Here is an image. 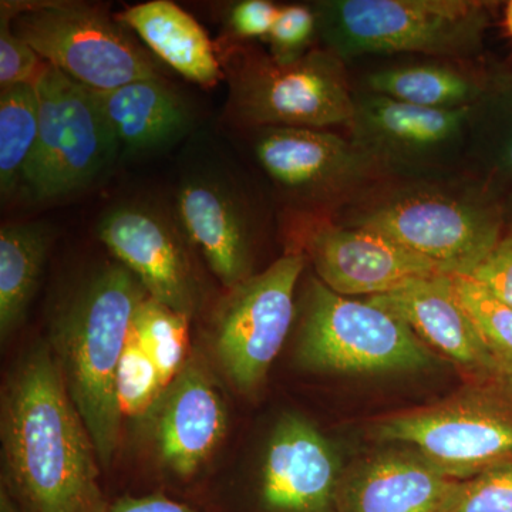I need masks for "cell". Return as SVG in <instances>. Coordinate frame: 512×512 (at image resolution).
I'll list each match as a JSON object with an SVG mask.
<instances>
[{
    "label": "cell",
    "instance_id": "6da1fadb",
    "mask_svg": "<svg viewBox=\"0 0 512 512\" xmlns=\"http://www.w3.org/2000/svg\"><path fill=\"white\" fill-rule=\"evenodd\" d=\"M8 488L26 512H107L99 457L55 353L39 342L10 373L0 413Z\"/></svg>",
    "mask_w": 512,
    "mask_h": 512
},
{
    "label": "cell",
    "instance_id": "7a4b0ae2",
    "mask_svg": "<svg viewBox=\"0 0 512 512\" xmlns=\"http://www.w3.org/2000/svg\"><path fill=\"white\" fill-rule=\"evenodd\" d=\"M336 211V224L382 234L447 274H471L507 235L503 198L466 174L386 178Z\"/></svg>",
    "mask_w": 512,
    "mask_h": 512
},
{
    "label": "cell",
    "instance_id": "3957f363",
    "mask_svg": "<svg viewBox=\"0 0 512 512\" xmlns=\"http://www.w3.org/2000/svg\"><path fill=\"white\" fill-rule=\"evenodd\" d=\"M147 296L136 276L114 259L83 275L52 313L50 348L104 467L120 441L117 369L134 313Z\"/></svg>",
    "mask_w": 512,
    "mask_h": 512
},
{
    "label": "cell",
    "instance_id": "277c9868",
    "mask_svg": "<svg viewBox=\"0 0 512 512\" xmlns=\"http://www.w3.org/2000/svg\"><path fill=\"white\" fill-rule=\"evenodd\" d=\"M313 9L323 49L345 63L397 53L470 62L493 18L481 0H322Z\"/></svg>",
    "mask_w": 512,
    "mask_h": 512
},
{
    "label": "cell",
    "instance_id": "5b68a950",
    "mask_svg": "<svg viewBox=\"0 0 512 512\" xmlns=\"http://www.w3.org/2000/svg\"><path fill=\"white\" fill-rule=\"evenodd\" d=\"M217 50L228 84L225 116L234 126L349 127L355 92L345 62L329 50L312 49L285 64L247 42L227 40Z\"/></svg>",
    "mask_w": 512,
    "mask_h": 512
},
{
    "label": "cell",
    "instance_id": "8992f818",
    "mask_svg": "<svg viewBox=\"0 0 512 512\" xmlns=\"http://www.w3.org/2000/svg\"><path fill=\"white\" fill-rule=\"evenodd\" d=\"M0 8L37 55L94 92L163 77L154 56L104 6L37 0L2 2Z\"/></svg>",
    "mask_w": 512,
    "mask_h": 512
},
{
    "label": "cell",
    "instance_id": "52a82bcc",
    "mask_svg": "<svg viewBox=\"0 0 512 512\" xmlns=\"http://www.w3.org/2000/svg\"><path fill=\"white\" fill-rule=\"evenodd\" d=\"M298 357L308 369L339 375L409 372L436 360L392 312L340 295L318 278L306 288Z\"/></svg>",
    "mask_w": 512,
    "mask_h": 512
},
{
    "label": "cell",
    "instance_id": "ba28073f",
    "mask_svg": "<svg viewBox=\"0 0 512 512\" xmlns=\"http://www.w3.org/2000/svg\"><path fill=\"white\" fill-rule=\"evenodd\" d=\"M373 433L382 441L407 444L451 480H473L512 466V390L471 387L439 403L383 417Z\"/></svg>",
    "mask_w": 512,
    "mask_h": 512
},
{
    "label": "cell",
    "instance_id": "9c48e42d",
    "mask_svg": "<svg viewBox=\"0 0 512 512\" xmlns=\"http://www.w3.org/2000/svg\"><path fill=\"white\" fill-rule=\"evenodd\" d=\"M35 86L39 137L22 188L33 200L55 201L96 183L120 146L94 90L49 63Z\"/></svg>",
    "mask_w": 512,
    "mask_h": 512
},
{
    "label": "cell",
    "instance_id": "30bf717a",
    "mask_svg": "<svg viewBox=\"0 0 512 512\" xmlns=\"http://www.w3.org/2000/svg\"><path fill=\"white\" fill-rule=\"evenodd\" d=\"M306 258L288 252L265 271L227 289L212 316V345L225 375L242 392L264 383L293 318L295 292Z\"/></svg>",
    "mask_w": 512,
    "mask_h": 512
},
{
    "label": "cell",
    "instance_id": "8fae6325",
    "mask_svg": "<svg viewBox=\"0 0 512 512\" xmlns=\"http://www.w3.org/2000/svg\"><path fill=\"white\" fill-rule=\"evenodd\" d=\"M470 116L471 107L426 109L362 90L349 140L386 178L446 177L464 165Z\"/></svg>",
    "mask_w": 512,
    "mask_h": 512
},
{
    "label": "cell",
    "instance_id": "7c38bea8",
    "mask_svg": "<svg viewBox=\"0 0 512 512\" xmlns=\"http://www.w3.org/2000/svg\"><path fill=\"white\" fill-rule=\"evenodd\" d=\"M252 131L259 167L303 210L338 208L379 181L380 168L352 141L330 130L262 127Z\"/></svg>",
    "mask_w": 512,
    "mask_h": 512
},
{
    "label": "cell",
    "instance_id": "4fadbf2b",
    "mask_svg": "<svg viewBox=\"0 0 512 512\" xmlns=\"http://www.w3.org/2000/svg\"><path fill=\"white\" fill-rule=\"evenodd\" d=\"M97 238L148 296L191 316L201 299L190 239L173 210L150 201H123L101 215Z\"/></svg>",
    "mask_w": 512,
    "mask_h": 512
},
{
    "label": "cell",
    "instance_id": "5bb4252c",
    "mask_svg": "<svg viewBox=\"0 0 512 512\" xmlns=\"http://www.w3.org/2000/svg\"><path fill=\"white\" fill-rule=\"evenodd\" d=\"M303 244L319 281L340 295L375 298L423 279L450 275L393 239L333 221L309 225Z\"/></svg>",
    "mask_w": 512,
    "mask_h": 512
},
{
    "label": "cell",
    "instance_id": "9a60e30c",
    "mask_svg": "<svg viewBox=\"0 0 512 512\" xmlns=\"http://www.w3.org/2000/svg\"><path fill=\"white\" fill-rule=\"evenodd\" d=\"M173 212L185 235L225 289L248 279L252 264V215L234 183L218 170L185 175Z\"/></svg>",
    "mask_w": 512,
    "mask_h": 512
},
{
    "label": "cell",
    "instance_id": "2e32d148",
    "mask_svg": "<svg viewBox=\"0 0 512 512\" xmlns=\"http://www.w3.org/2000/svg\"><path fill=\"white\" fill-rule=\"evenodd\" d=\"M461 484L413 448L390 450L340 474L332 512H446Z\"/></svg>",
    "mask_w": 512,
    "mask_h": 512
},
{
    "label": "cell",
    "instance_id": "e0dca14e",
    "mask_svg": "<svg viewBox=\"0 0 512 512\" xmlns=\"http://www.w3.org/2000/svg\"><path fill=\"white\" fill-rule=\"evenodd\" d=\"M339 466L335 453L313 424L285 416L269 440L261 494L271 512H332Z\"/></svg>",
    "mask_w": 512,
    "mask_h": 512
},
{
    "label": "cell",
    "instance_id": "ac0fdd59",
    "mask_svg": "<svg viewBox=\"0 0 512 512\" xmlns=\"http://www.w3.org/2000/svg\"><path fill=\"white\" fill-rule=\"evenodd\" d=\"M402 319L429 349L466 375L500 382V370L448 284V275L423 279L387 295L366 298Z\"/></svg>",
    "mask_w": 512,
    "mask_h": 512
},
{
    "label": "cell",
    "instance_id": "d6986e66",
    "mask_svg": "<svg viewBox=\"0 0 512 512\" xmlns=\"http://www.w3.org/2000/svg\"><path fill=\"white\" fill-rule=\"evenodd\" d=\"M156 406L154 429L161 460L175 476H194L227 431L220 393L204 370L185 365Z\"/></svg>",
    "mask_w": 512,
    "mask_h": 512
},
{
    "label": "cell",
    "instance_id": "ffe728a7",
    "mask_svg": "<svg viewBox=\"0 0 512 512\" xmlns=\"http://www.w3.org/2000/svg\"><path fill=\"white\" fill-rule=\"evenodd\" d=\"M120 154H146L181 140L192 126V111L163 77L138 80L96 92Z\"/></svg>",
    "mask_w": 512,
    "mask_h": 512
},
{
    "label": "cell",
    "instance_id": "44dd1931",
    "mask_svg": "<svg viewBox=\"0 0 512 512\" xmlns=\"http://www.w3.org/2000/svg\"><path fill=\"white\" fill-rule=\"evenodd\" d=\"M153 55L202 87L224 80L217 47L190 13L170 0L131 6L117 16Z\"/></svg>",
    "mask_w": 512,
    "mask_h": 512
},
{
    "label": "cell",
    "instance_id": "7402d4cb",
    "mask_svg": "<svg viewBox=\"0 0 512 512\" xmlns=\"http://www.w3.org/2000/svg\"><path fill=\"white\" fill-rule=\"evenodd\" d=\"M464 167L501 198L512 192V69L488 74L471 107Z\"/></svg>",
    "mask_w": 512,
    "mask_h": 512
},
{
    "label": "cell",
    "instance_id": "603a6c76",
    "mask_svg": "<svg viewBox=\"0 0 512 512\" xmlns=\"http://www.w3.org/2000/svg\"><path fill=\"white\" fill-rule=\"evenodd\" d=\"M487 76L451 62L406 64L370 73L363 90L426 109H466L480 99Z\"/></svg>",
    "mask_w": 512,
    "mask_h": 512
},
{
    "label": "cell",
    "instance_id": "cb8c5ba5",
    "mask_svg": "<svg viewBox=\"0 0 512 512\" xmlns=\"http://www.w3.org/2000/svg\"><path fill=\"white\" fill-rule=\"evenodd\" d=\"M53 231L46 222L3 224L0 229V335L9 338L36 295Z\"/></svg>",
    "mask_w": 512,
    "mask_h": 512
},
{
    "label": "cell",
    "instance_id": "d4e9b609",
    "mask_svg": "<svg viewBox=\"0 0 512 512\" xmlns=\"http://www.w3.org/2000/svg\"><path fill=\"white\" fill-rule=\"evenodd\" d=\"M39 137L35 84L0 89V192L6 201L23 187Z\"/></svg>",
    "mask_w": 512,
    "mask_h": 512
},
{
    "label": "cell",
    "instance_id": "484cf974",
    "mask_svg": "<svg viewBox=\"0 0 512 512\" xmlns=\"http://www.w3.org/2000/svg\"><path fill=\"white\" fill-rule=\"evenodd\" d=\"M130 332L156 363L167 389L185 367L190 316L147 296L134 313Z\"/></svg>",
    "mask_w": 512,
    "mask_h": 512
},
{
    "label": "cell",
    "instance_id": "4316f807",
    "mask_svg": "<svg viewBox=\"0 0 512 512\" xmlns=\"http://www.w3.org/2000/svg\"><path fill=\"white\" fill-rule=\"evenodd\" d=\"M448 284L493 355L500 383L512 376V308L470 274H450Z\"/></svg>",
    "mask_w": 512,
    "mask_h": 512
},
{
    "label": "cell",
    "instance_id": "83f0119b",
    "mask_svg": "<svg viewBox=\"0 0 512 512\" xmlns=\"http://www.w3.org/2000/svg\"><path fill=\"white\" fill-rule=\"evenodd\" d=\"M164 390L156 363L130 332L116 377L121 414L123 417L144 416L154 409Z\"/></svg>",
    "mask_w": 512,
    "mask_h": 512
},
{
    "label": "cell",
    "instance_id": "f1b7e54d",
    "mask_svg": "<svg viewBox=\"0 0 512 512\" xmlns=\"http://www.w3.org/2000/svg\"><path fill=\"white\" fill-rule=\"evenodd\" d=\"M318 36V18L313 6H281L274 28L269 32L268 55L278 63H292L311 52Z\"/></svg>",
    "mask_w": 512,
    "mask_h": 512
},
{
    "label": "cell",
    "instance_id": "f546056e",
    "mask_svg": "<svg viewBox=\"0 0 512 512\" xmlns=\"http://www.w3.org/2000/svg\"><path fill=\"white\" fill-rule=\"evenodd\" d=\"M46 62L16 35L12 15L0 8V89L15 84H36Z\"/></svg>",
    "mask_w": 512,
    "mask_h": 512
},
{
    "label": "cell",
    "instance_id": "4dcf8cb0",
    "mask_svg": "<svg viewBox=\"0 0 512 512\" xmlns=\"http://www.w3.org/2000/svg\"><path fill=\"white\" fill-rule=\"evenodd\" d=\"M446 512H512V466L463 481Z\"/></svg>",
    "mask_w": 512,
    "mask_h": 512
},
{
    "label": "cell",
    "instance_id": "1f68e13d",
    "mask_svg": "<svg viewBox=\"0 0 512 512\" xmlns=\"http://www.w3.org/2000/svg\"><path fill=\"white\" fill-rule=\"evenodd\" d=\"M281 6L269 0H241L232 3L225 15V28L234 42L262 37L266 39L274 28Z\"/></svg>",
    "mask_w": 512,
    "mask_h": 512
},
{
    "label": "cell",
    "instance_id": "d6a6232c",
    "mask_svg": "<svg viewBox=\"0 0 512 512\" xmlns=\"http://www.w3.org/2000/svg\"><path fill=\"white\" fill-rule=\"evenodd\" d=\"M474 278L487 286L497 298L512 308V234L501 239L500 244L471 272Z\"/></svg>",
    "mask_w": 512,
    "mask_h": 512
},
{
    "label": "cell",
    "instance_id": "836d02e7",
    "mask_svg": "<svg viewBox=\"0 0 512 512\" xmlns=\"http://www.w3.org/2000/svg\"><path fill=\"white\" fill-rule=\"evenodd\" d=\"M107 512H195L187 505L177 503L161 495L127 497L116 501Z\"/></svg>",
    "mask_w": 512,
    "mask_h": 512
},
{
    "label": "cell",
    "instance_id": "e575fe53",
    "mask_svg": "<svg viewBox=\"0 0 512 512\" xmlns=\"http://www.w3.org/2000/svg\"><path fill=\"white\" fill-rule=\"evenodd\" d=\"M505 225L507 232L512 234V192L503 198Z\"/></svg>",
    "mask_w": 512,
    "mask_h": 512
},
{
    "label": "cell",
    "instance_id": "d590c367",
    "mask_svg": "<svg viewBox=\"0 0 512 512\" xmlns=\"http://www.w3.org/2000/svg\"><path fill=\"white\" fill-rule=\"evenodd\" d=\"M504 22L505 29H507L508 35H510L512 39V0L505 6Z\"/></svg>",
    "mask_w": 512,
    "mask_h": 512
},
{
    "label": "cell",
    "instance_id": "8d00e7d4",
    "mask_svg": "<svg viewBox=\"0 0 512 512\" xmlns=\"http://www.w3.org/2000/svg\"><path fill=\"white\" fill-rule=\"evenodd\" d=\"M501 384H504L505 387H508V389L512 390V376L510 379L505 380V382Z\"/></svg>",
    "mask_w": 512,
    "mask_h": 512
}]
</instances>
